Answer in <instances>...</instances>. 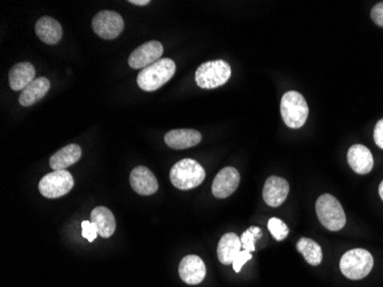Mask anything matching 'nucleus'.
Listing matches in <instances>:
<instances>
[{
    "instance_id": "nucleus-14",
    "label": "nucleus",
    "mask_w": 383,
    "mask_h": 287,
    "mask_svg": "<svg viewBox=\"0 0 383 287\" xmlns=\"http://www.w3.org/2000/svg\"><path fill=\"white\" fill-rule=\"evenodd\" d=\"M348 163L356 174L366 175L371 172L374 165L372 152L362 144H355L349 148Z\"/></svg>"
},
{
    "instance_id": "nucleus-3",
    "label": "nucleus",
    "mask_w": 383,
    "mask_h": 287,
    "mask_svg": "<svg viewBox=\"0 0 383 287\" xmlns=\"http://www.w3.org/2000/svg\"><path fill=\"white\" fill-rule=\"evenodd\" d=\"M280 111L286 126L292 129L302 128L309 116L307 100L300 92L297 91L286 92L285 95H282Z\"/></svg>"
},
{
    "instance_id": "nucleus-30",
    "label": "nucleus",
    "mask_w": 383,
    "mask_h": 287,
    "mask_svg": "<svg viewBox=\"0 0 383 287\" xmlns=\"http://www.w3.org/2000/svg\"><path fill=\"white\" fill-rule=\"evenodd\" d=\"M379 194L380 196H381V199H382L383 201V181L382 182H381V184H380L379 186Z\"/></svg>"
},
{
    "instance_id": "nucleus-24",
    "label": "nucleus",
    "mask_w": 383,
    "mask_h": 287,
    "mask_svg": "<svg viewBox=\"0 0 383 287\" xmlns=\"http://www.w3.org/2000/svg\"><path fill=\"white\" fill-rule=\"evenodd\" d=\"M262 237V230L257 227H251L248 229L247 231H244L241 236V244H242V249L244 251L248 252H255L256 247H255V242L258 238Z\"/></svg>"
},
{
    "instance_id": "nucleus-17",
    "label": "nucleus",
    "mask_w": 383,
    "mask_h": 287,
    "mask_svg": "<svg viewBox=\"0 0 383 287\" xmlns=\"http://www.w3.org/2000/svg\"><path fill=\"white\" fill-rule=\"evenodd\" d=\"M10 85L14 91H23L29 84L36 80L35 67L30 62H20L15 65L10 71Z\"/></svg>"
},
{
    "instance_id": "nucleus-25",
    "label": "nucleus",
    "mask_w": 383,
    "mask_h": 287,
    "mask_svg": "<svg viewBox=\"0 0 383 287\" xmlns=\"http://www.w3.org/2000/svg\"><path fill=\"white\" fill-rule=\"evenodd\" d=\"M99 232L97 227L90 221H83L82 222V236L83 238L86 239L89 242H92L95 240V238L98 237Z\"/></svg>"
},
{
    "instance_id": "nucleus-15",
    "label": "nucleus",
    "mask_w": 383,
    "mask_h": 287,
    "mask_svg": "<svg viewBox=\"0 0 383 287\" xmlns=\"http://www.w3.org/2000/svg\"><path fill=\"white\" fill-rule=\"evenodd\" d=\"M202 139L199 131L193 129L171 130L164 136V141L174 150H186L196 146Z\"/></svg>"
},
{
    "instance_id": "nucleus-26",
    "label": "nucleus",
    "mask_w": 383,
    "mask_h": 287,
    "mask_svg": "<svg viewBox=\"0 0 383 287\" xmlns=\"http://www.w3.org/2000/svg\"><path fill=\"white\" fill-rule=\"evenodd\" d=\"M253 255H251V252H248V251H241L237 256H235V259H234L233 263V269L235 273H240L241 269H242V266L246 264V262H248L249 260H251Z\"/></svg>"
},
{
    "instance_id": "nucleus-23",
    "label": "nucleus",
    "mask_w": 383,
    "mask_h": 287,
    "mask_svg": "<svg viewBox=\"0 0 383 287\" xmlns=\"http://www.w3.org/2000/svg\"><path fill=\"white\" fill-rule=\"evenodd\" d=\"M268 228L272 237L278 242H281L283 239L287 238V236L290 233L288 227L281 220L277 218H272L268 220Z\"/></svg>"
},
{
    "instance_id": "nucleus-10",
    "label": "nucleus",
    "mask_w": 383,
    "mask_h": 287,
    "mask_svg": "<svg viewBox=\"0 0 383 287\" xmlns=\"http://www.w3.org/2000/svg\"><path fill=\"white\" fill-rule=\"evenodd\" d=\"M240 184V174L233 167L222 169L213 183V194L218 199H225L237 191Z\"/></svg>"
},
{
    "instance_id": "nucleus-19",
    "label": "nucleus",
    "mask_w": 383,
    "mask_h": 287,
    "mask_svg": "<svg viewBox=\"0 0 383 287\" xmlns=\"http://www.w3.org/2000/svg\"><path fill=\"white\" fill-rule=\"evenodd\" d=\"M80 157H82V148L77 144H70L51 157L49 165L53 169V172L66 170V168L78 162Z\"/></svg>"
},
{
    "instance_id": "nucleus-1",
    "label": "nucleus",
    "mask_w": 383,
    "mask_h": 287,
    "mask_svg": "<svg viewBox=\"0 0 383 287\" xmlns=\"http://www.w3.org/2000/svg\"><path fill=\"white\" fill-rule=\"evenodd\" d=\"M174 73H176V63L174 60L163 58L140 70L139 75L137 78V83L143 91H156L174 78Z\"/></svg>"
},
{
    "instance_id": "nucleus-4",
    "label": "nucleus",
    "mask_w": 383,
    "mask_h": 287,
    "mask_svg": "<svg viewBox=\"0 0 383 287\" xmlns=\"http://www.w3.org/2000/svg\"><path fill=\"white\" fill-rule=\"evenodd\" d=\"M316 211L321 225L329 231H340L345 228V210L341 203L332 194H323L319 196L316 203Z\"/></svg>"
},
{
    "instance_id": "nucleus-13",
    "label": "nucleus",
    "mask_w": 383,
    "mask_h": 287,
    "mask_svg": "<svg viewBox=\"0 0 383 287\" xmlns=\"http://www.w3.org/2000/svg\"><path fill=\"white\" fill-rule=\"evenodd\" d=\"M290 193V184L278 176L268 177L263 189V198L268 206L279 207L285 203Z\"/></svg>"
},
{
    "instance_id": "nucleus-5",
    "label": "nucleus",
    "mask_w": 383,
    "mask_h": 287,
    "mask_svg": "<svg viewBox=\"0 0 383 287\" xmlns=\"http://www.w3.org/2000/svg\"><path fill=\"white\" fill-rule=\"evenodd\" d=\"M232 70L227 61L213 60L201 65L196 69V82L201 89H216L227 83Z\"/></svg>"
},
{
    "instance_id": "nucleus-7",
    "label": "nucleus",
    "mask_w": 383,
    "mask_h": 287,
    "mask_svg": "<svg viewBox=\"0 0 383 287\" xmlns=\"http://www.w3.org/2000/svg\"><path fill=\"white\" fill-rule=\"evenodd\" d=\"M73 187V179L67 170H56L44 176L39 182V192L49 199L66 196Z\"/></svg>"
},
{
    "instance_id": "nucleus-18",
    "label": "nucleus",
    "mask_w": 383,
    "mask_h": 287,
    "mask_svg": "<svg viewBox=\"0 0 383 287\" xmlns=\"http://www.w3.org/2000/svg\"><path fill=\"white\" fill-rule=\"evenodd\" d=\"M91 222L98 229L99 236L102 238H109L116 230L114 214L106 207H97L91 213Z\"/></svg>"
},
{
    "instance_id": "nucleus-11",
    "label": "nucleus",
    "mask_w": 383,
    "mask_h": 287,
    "mask_svg": "<svg viewBox=\"0 0 383 287\" xmlns=\"http://www.w3.org/2000/svg\"><path fill=\"white\" fill-rule=\"evenodd\" d=\"M206 264L198 255L185 256L179 264V276L188 285H198L206 277Z\"/></svg>"
},
{
    "instance_id": "nucleus-28",
    "label": "nucleus",
    "mask_w": 383,
    "mask_h": 287,
    "mask_svg": "<svg viewBox=\"0 0 383 287\" xmlns=\"http://www.w3.org/2000/svg\"><path fill=\"white\" fill-rule=\"evenodd\" d=\"M373 136H374V141H375L376 145L383 150V119H380L379 122L376 123Z\"/></svg>"
},
{
    "instance_id": "nucleus-16",
    "label": "nucleus",
    "mask_w": 383,
    "mask_h": 287,
    "mask_svg": "<svg viewBox=\"0 0 383 287\" xmlns=\"http://www.w3.org/2000/svg\"><path fill=\"white\" fill-rule=\"evenodd\" d=\"M35 32L38 38L47 45H56L62 38V27L56 19L43 16L35 25Z\"/></svg>"
},
{
    "instance_id": "nucleus-6",
    "label": "nucleus",
    "mask_w": 383,
    "mask_h": 287,
    "mask_svg": "<svg viewBox=\"0 0 383 287\" xmlns=\"http://www.w3.org/2000/svg\"><path fill=\"white\" fill-rule=\"evenodd\" d=\"M374 266V260L369 251L356 249L345 253L340 261V270L348 279L365 278Z\"/></svg>"
},
{
    "instance_id": "nucleus-8",
    "label": "nucleus",
    "mask_w": 383,
    "mask_h": 287,
    "mask_svg": "<svg viewBox=\"0 0 383 287\" xmlns=\"http://www.w3.org/2000/svg\"><path fill=\"white\" fill-rule=\"evenodd\" d=\"M92 28L100 38L112 41L121 35L124 29V21L116 12L102 11L92 20Z\"/></svg>"
},
{
    "instance_id": "nucleus-27",
    "label": "nucleus",
    "mask_w": 383,
    "mask_h": 287,
    "mask_svg": "<svg viewBox=\"0 0 383 287\" xmlns=\"http://www.w3.org/2000/svg\"><path fill=\"white\" fill-rule=\"evenodd\" d=\"M371 18H372L373 22H374L376 25H379V27H382L383 28V1L378 3V4L372 8Z\"/></svg>"
},
{
    "instance_id": "nucleus-9",
    "label": "nucleus",
    "mask_w": 383,
    "mask_h": 287,
    "mask_svg": "<svg viewBox=\"0 0 383 287\" xmlns=\"http://www.w3.org/2000/svg\"><path fill=\"white\" fill-rule=\"evenodd\" d=\"M163 45L157 41H150L137 47L129 56V65L133 69H143L161 59Z\"/></svg>"
},
{
    "instance_id": "nucleus-12",
    "label": "nucleus",
    "mask_w": 383,
    "mask_h": 287,
    "mask_svg": "<svg viewBox=\"0 0 383 287\" xmlns=\"http://www.w3.org/2000/svg\"><path fill=\"white\" fill-rule=\"evenodd\" d=\"M130 184L133 191L140 196H152L159 190L156 177L150 169L143 165L136 167L131 172Z\"/></svg>"
},
{
    "instance_id": "nucleus-2",
    "label": "nucleus",
    "mask_w": 383,
    "mask_h": 287,
    "mask_svg": "<svg viewBox=\"0 0 383 287\" xmlns=\"http://www.w3.org/2000/svg\"><path fill=\"white\" fill-rule=\"evenodd\" d=\"M206 179V170L192 159L178 161L170 170V181L179 190L196 189Z\"/></svg>"
},
{
    "instance_id": "nucleus-21",
    "label": "nucleus",
    "mask_w": 383,
    "mask_h": 287,
    "mask_svg": "<svg viewBox=\"0 0 383 287\" xmlns=\"http://www.w3.org/2000/svg\"><path fill=\"white\" fill-rule=\"evenodd\" d=\"M51 88V83L46 78H36L32 84H29L27 88L22 91L19 102L23 107L35 105L36 102L42 100L45 97Z\"/></svg>"
},
{
    "instance_id": "nucleus-20",
    "label": "nucleus",
    "mask_w": 383,
    "mask_h": 287,
    "mask_svg": "<svg viewBox=\"0 0 383 287\" xmlns=\"http://www.w3.org/2000/svg\"><path fill=\"white\" fill-rule=\"evenodd\" d=\"M241 249H242L241 239L232 232L227 233L218 242V247H217L218 260L220 263L229 266L231 263H233L235 256L241 252Z\"/></svg>"
},
{
    "instance_id": "nucleus-29",
    "label": "nucleus",
    "mask_w": 383,
    "mask_h": 287,
    "mask_svg": "<svg viewBox=\"0 0 383 287\" xmlns=\"http://www.w3.org/2000/svg\"><path fill=\"white\" fill-rule=\"evenodd\" d=\"M130 4L137 5V6H146L150 4V0H129Z\"/></svg>"
},
{
    "instance_id": "nucleus-22",
    "label": "nucleus",
    "mask_w": 383,
    "mask_h": 287,
    "mask_svg": "<svg viewBox=\"0 0 383 287\" xmlns=\"http://www.w3.org/2000/svg\"><path fill=\"white\" fill-rule=\"evenodd\" d=\"M297 251L304 256V259L310 266H319L323 260V252L318 242L312 239L301 238L297 242Z\"/></svg>"
}]
</instances>
